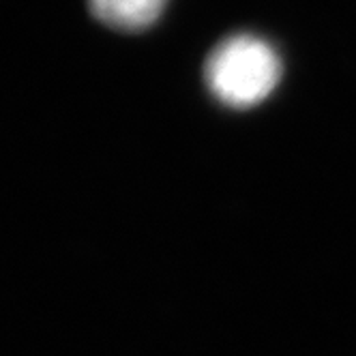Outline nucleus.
Returning <instances> with one entry per match:
<instances>
[{
	"label": "nucleus",
	"instance_id": "obj_1",
	"mask_svg": "<svg viewBox=\"0 0 356 356\" xmlns=\"http://www.w3.org/2000/svg\"><path fill=\"white\" fill-rule=\"evenodd\" d=\"M204 82L221 106L256 108L282 82V58L268 41L256 35H232L209 54Z\"/></svg>",
	"mask_w": 356,
	"mask_h": 356
},
{
	"label": "nucleus",
	"instance_id": "obj_2",
	"mask_svg": "<svg viewBox=\"0 0 356 356\" xmlns=\"http://www.w3.org/2000/svg\"><path fill=\"white\" fill-rule=\"evenodd\" d=\"M165 5L168 0H88L92 17L120 33H140L150 29L165 11Z\"/></svg>",
	"mask_w": 356,
	"mask_h": 356
}]
</instances>
